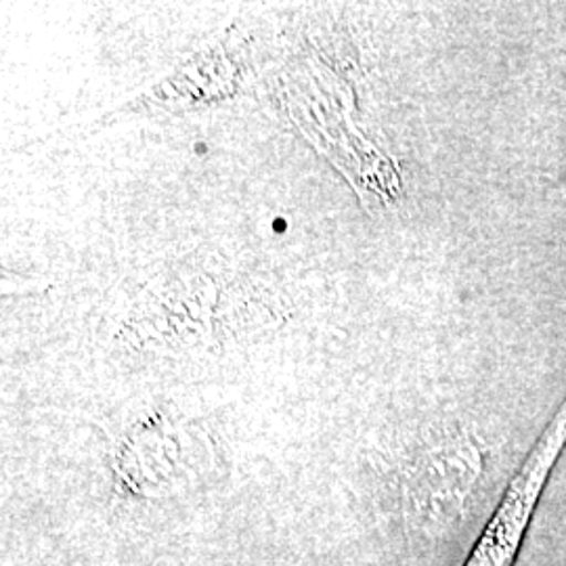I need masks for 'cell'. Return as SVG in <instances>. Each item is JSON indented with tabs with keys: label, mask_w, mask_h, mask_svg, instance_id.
I'll use <instances>...</instances> for the list:
<instances>
[{
	"label": "cell",
	"mask_w": 566,
	"mask_h": 566,
	"mask_svg": "<svg viewBox=\"0 0 566 566\" xmlns=\"http://www.w3.org/2000/svg\"><path fill=\"white\" fill-rule=\"evenodd\" d=\"M566 446V399L554 413L544 437L531 451L525 465L510 486L497 516L486 528L468 566H512L525 535L531 512L546 485V479Z\"/></svg>",
	"instance_id": "obj_1"
}]
</instances>
